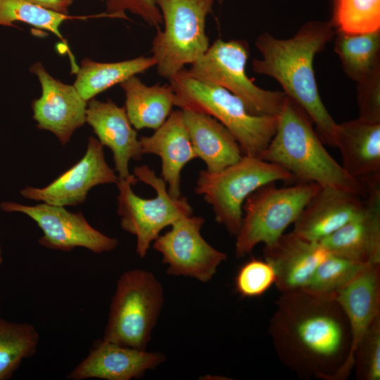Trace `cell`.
Listing matches in <instances>:
<instances>
[{
  "instance_id": "cell-20",
  "label": "cell",
  "mask_w": 380,
  "mask_h": 380,
  "mask_svg": "<svg viewBox=\"0 0 380 380\" xmlns=\"http://www.w3.org/2000/svg\"><path fill=\"white\" fill-rule=\"evenodd\" d=\"M361 196L335 187H321L294 222L293 232L313 241L335 232L361 209Z\"/></svg>"
},
{
  "instance_id": "cell-1",
  "label": "cell",
  "mask_w": 380,
  "mask_h": 380,
  "mask_svg": "<svg viewBox=\"0 0 380 380\" xmlns=\"http://www.w3.org/2000/svg\"><path fill=\"white\" fill-rule=\"evenodd\" d=\"M269 329L281 362L303 379L333 380L350 352L349 324L334 296L281 293Z\"/></svg>"
},
{
  "instance_id": "cell-11",
  "label": "cell",
  "mask_w": 380,
  "mask_h": 380,
  "mask_svg": "<svg viewBox=\"0 0 380 380\" xmlns=\"http://www.w3.org/2000/svg\"><path fill=\"white\" fill-rule=\"evenodd\" d=\"M0 209L6 213H21L33 220L42 232L39 243L47 248L65 252L80 247L96 254L110 252L118 240L94 228L80 212L68 211L63 206L42 203L26 205L15 202H1Z\"/></svg>"
},
{
  "instance_id": "cell-31",
  "label": "cell",
  "mask_w": 380,
  "mask_h": 380,
  "mask_svg": "<svg viewBox=\"0 0 380 380\" xmlns=\"http://www.w3.org/2000/svg\"><path fill=\"white\" fill-rule=\"evenodd\" d=\"M358 380L380 379V316L370 325L354 352V365Z\"/></svg>"
},
{
  "instance_id": "cell-35",
  "label": "cell",
  "mask_w": 380,
  "mask_h": 380,
  "mask_svg": "<svg viewBox=\"0 0 380 380\" xmlns=\"http://www.w3.org/2000/svg\"><path fill=\"white\" fill-rule=\"evenodd\" d=\"M46 9L68 15V8L74 0H25Z\"/></svg>"
},
{
  "instance_id": "cell-23",
  "label": "cell",
  "mask_w": 380,
  "mask_h": 380,
  "mask_svg": "<svg viewBox=\"0 0 380 380\" xmlns=\"http://www.w3.org/2000/svg\"><path fill=\"white\" fill-rule=\"evenodd\" d=\"M182 111L194 151L205 164L206 170L220 171L242 158L239 143L218 120L203 113Z\"/></svg>"
},
{
  "instance_id": "cell-28",
  "label": "cell",
  "mask_w": 380,
  "mask_h": 380,
  "mask_svg": "<svg viewBox=\"0 0 380 380\" xmlns=\"http://www.w3.org/2000/svg\"><path fill=\"white\" fill-rule=\"evenodd\" d=\"M92 16H71L59 13L25 0H0V25L12 27L21 22L46 30L65 42L60 31L63 22L72 19H87Z\"/></svg>"
},
{
  "instance_id": "cell-18",
  "label": "cell",
  "mask_w": 380,
  "mask_h": 380,
  "mask_svg": "<svg viewBox=\"0 0 380 380\" xmlns=\"http://www.w3.org/2000/svg\"><path fill=\"white\" fill-rule=\"evenodd\" d=\"M328 252L319 242L306 239L293 231L265 245L264 258L274 268L275 285L281 293L305 289Z\"/></svg>"
},
{
  "instance_id": "cell-26",
  "label": "cell",
  "mask_w": 380,
  "mask_h": 380,
  "mask_svg": "<svg viewBox=\"0 0 380 380\" xmlns=\"http://www.w3.org/2000/svg\"><path fill=\"white\" fill-rule=\"evenodd\" d=\"M334 51L347 76L359 82L380 67V30L357 34L336 32Z\"/></svg>"
},
{
  "instance_id": "cell-33",
  "label": "cell",
  "mask_w": 380,
  "mask_h": 380,
  "mask_svg": "<svg viewBox=\"0 0 380 380\" xmlns=\"http://www.w3.org/2000/svg\"><path fill=\"white\" fill-rule=\"evenodd\" d=\"M357 83L359 118L369 122H380V67Z\"/></svg>"
},
{
  "instance_id": "cell-15",
  "label": "cell",
  "mask_w": 380,
  "mask_h": 380,
  "mask_svg": "<svg viewBox=\"0 0 380 380\" xmlns=\"http://www.w3.org/2000/svg\"><path fill=\"white\" fill-rule=\"evenodd\" d=\"M365 189L360 211L319 243L329 253L366 264L380 263V182Z\"/></svg>"
},
{
  "instance_id": "cell-24",
  "label": "cell",
  "mask_w": 380,
  "mask_h": 380,
  "mask_svg": "<svg viewBox=\"0 0 380 380\" xmlns=\"http://www.w3.org/2000/svg\"><path fill=\"white\" fill-rule=\"evenodd\" d=\"M125 110L135 129L160 127L172 113L175 92L170 85L147 86L136 75L122 82Z\"/></svg>"
},
{
  "instance_id": "cell-3",
  "label": "cell",
  "mask_w": 380,
  "mask_h": 380,
  "mask_svg": "<svg viewBox=\"0 0 380 380\" xmlns=\"http://www.w3.org/2000/svg\"><path fill=\"white\" fill-rule=\"evenodd\" d=\"M310 120L287 96L278 115L275 134L260 159L284 167L298 182H314L321 187H335L365 197L364 186L328 153Z\"/></svg>"
},
{
  "instance_id": "cell-13",
  "label": "cell",
  "mask_w": 380,
  "mask_h": 380,
  "mask_svg": "<svg viewBox=\"0 0 380 380\" xmlns=\"http://www.w3.org/2000/svg\"><path fill=\"white\" fill-rule=\"evenodd\" d=\"M118 175L107 163L103 146L90 137L83 157L51 183L42 188L26 186L20 194L28 199L59 206L82 203L94 186L116 184Z\"/></svg>"
},
{
  "instance_id": "cell-32",
  "label": "cell",
  "mask_w": 380,
  "mask_h": 380,
  "mask_svg": "<svg viewBox=\"0 0 380 380\" xmlns=\"http://www.w3.org/2000/svg\"><path fill=\"white\" fill-rule=\"evenodd\" d=\"M275 281L274 270L267 261L251 258L238 270L234 286L241 297L255 298L263 295Z\"/></svg>"
},
{
  "instance_id": "cell-9",
  "label": "cell",
  "mask_w": 380,
  "mask_h": 380,
  "mask_svg": "<svg viewBox=\"0 0 380 380\" xmlns=\"http://www.w3.org/2000/svg\"><path fill=\"white\" fill-rule=\"evenodd\" d=\"M274 184L260 186L243 203L241 226L235 236L237 258L249 254L260 243L268 245L279 239L321 188L314 182H299L281 188Z\"/></svg>"
},
{
  "instance_id": "cell-16",
  "label": "cell",
  "mask_w": 380,
  "mask_h": 380,
  "mask_svg": "<svg viewBox=\"0 0 380 380\" xmlns=\"http://www.w3.org/2000/svg\"><path fill=\"white\" fill-rule=\"evenodd\" d=\"M334 298L343 309L350 331V348L333 380L346 379L354 365V352L372 322L380 316V263L367 265Z\"/></svg>"
},
{
  "instance_id": "cell-6",
  "label": "cell",
  "mask_w": 380,
  "mask_h": 380,
  "mask_svg": "<svg viewBox=\"0 0 380 380\" xmlns=\"http://www.w3.org/2000/svg\"><path fill=\"white\" fill-rule=\"evenodd\" d=\"M163 288L154 274L141 269L124 272L117 281L102 339L146 350L161 312Z\"/></svg>"
},
{
  "instance_id": "cell-10",
  "label": "cell",
  "mask_w": 380,
  "mask_h": 380,
  "mask_svg": "<svg viewBox=\"0 0 380 380\" xmlns=\"http://www.w3.org/2000/svg\"><path fill=\"white\" fill-rule=\"evenodd\" d=\"M248 57L246 41L218 39L185 70L196 80L227 89L238 96L253 115H278L287 96L284 91L256 86L246 72Z\"/></svg>"
},
{
  "instance_id": "cell-21",
  "label": "cell",
  "mask_w": 380,
  "mask_h": 380,
  "mask_svg": "<svg viewBox=\"0 0 380 380\" xmlns=\"http://www.w3.org/2000/svg\"><path fill=\"white\" fill-rule=\"evenodd\" d=\"M335 147L340 149L343 168L364 187L380 182V122L358 118L338 124Z\"/></svg>"
},
{
  "instance_id": "cell-2",
  "label": "cell",
  "mask_w": 380,
  "mask_h": 380,
  "mask_svg": "<svg viewBox=\"0 0 380 380\" xmlns=\"http://www.w3.org/2000/svg\"><path fill=\"white\" fill-rule=\"evenodd\" d=\"M330 22L310 21L289 39H280L268 32L257 37L255 46L261 53L255 58V72L274 78L285 94L297 103L316 126L321 141L335 146L336 123L319 94L313 61L317 53L335 37Z\"/></svg>"
},
{
  "instance_id": "cell-12",
  "label": "cell",
  "mask_w": 380,
  "mask_h": 380,
  "mask_svg": "<svg viewBox=\"0 0 380 380\" xmlns=\"http://www.w3.org/2000/svg\"><path fill=\"white\" fill-rule=\"evenodd\" d=\"M204 222L200 216L183 217L153 242V248L162 255L163 263L168 265L169 275L192 277L206 283L227 260L224 253L213 247L202 236L201 229Z\"/></svg>"
},
{
  "instance_id": "cell-17",
  "label": "cell",
  "mask_w": 380,
  "mask_h": 380,
  "mask_svg": "<svg viewBox=\"0 0 380 380\" xmlns=\"http://www.w3.org/2000/svg\"><path fill=\"white\" fill-rule=\"evenodd\" d=\"M165 360V355L159 352H149L101 339L94 343L88 355L67 374L66 379L131 380L155 369Z\"/></svg>"
},
{
  "instance_id": "cell-27",
  "label": "cell",
  "mask_w": 380,
  "mask_h": 380,
  "mask_svg": "<svg viewBox=\"0 0 380 380\" xmlns=\"http://www.w3.org/2000/svg\"><path fill=\"white\" fill-rule=\"evenodd\" d=\"M39 334L31 324L0 317V380L10 379L37 350Z\"/></svg>"
},
{
  "instance_id": "cell-14",
  "label": "cell",
  "mask_w": 380,
  "mask_h": 380,
  "mask_svg": "<svg viewBox=\"0 0 380 380\" xmlns=\"http://www.w3.org/2000/svg\"><path fill=\"white\" fill-rule=\"evenodd\" d=\"M30 70L38 77L42 88L41 96L32 103L37 126L52 132L65 146L86 122L87 101L74 85L53 77L42 63H34Z\"/></svg>"
},
{
  "instance_id": "cell-25",
  "label": "cell",
  "mask_w": 380,
  "mask_h": 380,
  "mask_svg": "<svg viewBox=\"0 0 380 380\" xmlns=\"http://www.w3.org/2000/svg\"><path fill=\"white\" fill-rule=\"evenodd\" d=\"M155 65L153 56H139L114 63L96 62L85 58L75 70L73 85L82 99L88 101L113 86Z\"/></svg>"
},
{
  "instance_id": "cell-7",
  "label": "cell",
  "mask_w": 380,
  "mask_h": 380,
  "mask_svg": "<svg viewBox=\"0 0 380 380\" xmlns=\"http://www.w3.org/2000/svg\"><path fill=\"white\" fill-rule=\"evenodd\" d=\"M215 0H156L164 23L152 41L158 75L170 80L209 48L206 18Z\"/></svg>"
},
{
  "instance_id": "cell-34",
  "label": "cell",
  "mask_w": 380,
  "mask_h": 380,
  "mask_svg": "<svg viewBox=\"0 0 380 380\" xmlns=\"http://www.w3.org/2000/svg\"><path fill=\"white\" fill-rule=\"evenodd\" d=\"M106 17L128 19L125 14L127 11L158 29L163 23L162 14L156 0H106Z\"/></svg>"
},
{
  "instance_id": "cell-22",
  "label": "cell",
  "mask_w": 380,
  "mask_h": 380,
  "mask_svg": "<svg viewBox=\"0 0 380 380\" xmlns=\"http://www.w3.org/2000/svg\"><path fill=\"white\" fill-rule=\"evenodd\" d=\"M142 154H154L161 160V177L169 194L181 195V172L184 166L196 158L182 110L172 111L165 122L151 136L139 138Z\"/></svg>"
},
{
  "instance_id": "cell-8",
  "label": "cell",
  "mask_w": 380,
  "mask_h": 380,
  "mask_svg": "<svg viewBox=\"0 0 380 380\" xmlns=\"http://www.w3.org/2000/svg\"><path fill=\"white\" fill-rule=\"evenodd\" d=\"M294 179L291 173L277 164L243 156L220 171L201 170L195 191L212 207L215 220L236 236L241 223L243 203L251 194L268 183Z\"/></svg>"
},
{
  "instance_id": "cell-29",
  "label": "cell",
  "mask_w": 380,
  "mask_h": 380,
  "mask_svg": "<svg viewBox=\"0 0 380 380\" xmlns=\"http://www.w3.org/2000/svg\"><path fill=\"white\" fill-rule=\"evenodd\" d=\"M330 23L349 34L380 30V0H334Z\"/></svg>"
},
{
  "instance_id": "cell-4",
  "label": "cell",
  "mask_w": 380,
  "mask_h": 380,
  "mask_svg": "<svg viewBox=\"0 0 380 380\" xmlns=\"http://www.w3.org/2000/svg\"><path fill=\"white\" fill-rule=\"evenodd\" d=\"M175 106L208 114L234 137L243 156L260 158L275 134L278 115L251 114L236 95L196 80L182 69L170 80Z\"/></svg>"
},
{
  "instance_id": "cell-36",
  "label": "cell",
  "mask_w": 380,
  "mask_h": 380,
  "mask_svg": "<svg viewBox=\"0 0 380 380\" xmlns=\"http://www.w3.org/2000/svg\"><path fill=\"white\" fill-rule=\"evenodd\" d=\"M3 261H4V258H3V255H2V250H1V247L0 246V266L3 263Z\"/></svg>"
},
{
  "instance_id": "cell-30",
  "label": "cell",
  "mask_w": 380,
  "mask_h": 380,
  "mask_svg": "<svg viewBox=\"0 0 380 380\" xmlns=\"http://www.w3.org/2000/svg\"><path fill=\"white\" fill-rule=\"evenodd\" d=\"M367 265L329 253L303 289L315 295L334 297Z\"/></svg>"
},
{
  "instance_id": "cell-19",
  "label": "cell",
  "mask_w": 380,
  "mask_h": 380,
  "mask_svg": "<svg viewBox=\"0 0 380 380\" xmlns=\"http://www.w3.org/2000/svg\"><path fill=\"white\" fill-rule=\"evenodd\" d=\"M86 122L93 129L100 144L113 153L115 171L119 178H127L131 160H140L142 152L137 133L131 124L125 107L111 100L87 101Z\"/></svg>"
},
{
  "instance_id": "cell-5",
  "label": "cell",
  "mask_w": 380,
  "mask_h": 380,
  "mask_svg": "<svg viewBox=\"0 0 380 380\" xmlns=\"http://www.w3.org/2000/svg\"><path fill=\"white\" fill-rule=\"evenodd\" d=\"M116 184L120 226L136 236V253L141 258L163 229L193 213L187 198L171 196L163 179L146 165L135 167L134 174L118 178Z\"/></svg>"
}]
</instances>
